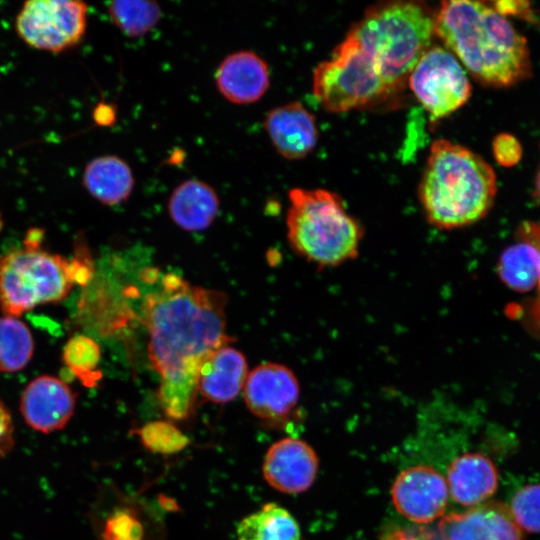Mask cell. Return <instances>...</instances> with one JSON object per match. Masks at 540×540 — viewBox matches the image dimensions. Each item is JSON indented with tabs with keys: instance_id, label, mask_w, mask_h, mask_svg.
<instances>
[{
	"instance_id": "1",
	"label": "cell",
	"mask_w": 540,
	"mask_h": 540,
	"mask_svg": "<svg viewBox=\"0 0 540 540\" xmlns=\"http://www.w3.org/2000/svg\"><path fill=\"white\" fill-rule=\"evenodd\" d=\"M227 296L169 273L143 303L148 355L160 376L158 400L173 420L195 409L198 372L216 349L228 345Z\"/></svg>"
},
{
	"instance_id": "2",
	"label": "cell",
	"mask_w": 540,
	"mask_h": 540,
	"mask_svg": "<svg viewBox=\"0 0 540 540\" xmlns=\"http://www.w3.org/2000/svg\"><path fill=\"white\" fill-rule=\"evenodd\" d=\"M434 31L479 82L503 88L532 73L526 38L487 2L443 1L435 12Z\"/></svg>"
},
{
	"instance_id": "3",
	"label": "cell",
	"mask_w": 540,
	"mask_h": 540,
	"mask_svg": "<svg viewBox=\"0 0 540 540\" xmlns=\"http://www.w3.org/2000/svg\"><path fill=\"white\" fill-rule=\"evenodd\" d=\"M496 192L495 172L480 155L446 139L431 144L418 197L433 227L453 230L478 222L492 208Z\"/></svg>"
},
{
	"instance_id": "4",
	"label": "cell",
	"mask_w": 540,
	"mask_h": 540,
	"mask_svg": "<svg viewBox=\"0 0 540 540\" xmlns=\"http://www.w3.org/2000/svg\"><path fill=\"white\" fill-rule=\"evenodd\" d=\"M435 12L422 2L380 3L366 10L350 31L392 91L401 88L431 46Z\"/></svg>"
},
{
	"instance_id": "5",
	"label": "cell",
	"mask_w": 540,
	"mask_h": 540,
	"mask_svg": "<svg viewBox=\"0 0 540 540\" xmlns=\"http://www.w3.org/2000/svg\"><path fill=\"white\" fill-rule=\"evenodd\" d=\"M288 197L287 239L298 256L319 269L358 257L364 229L338 194L322 188H293Z\"/></svg>"
},
{
	"instance_id": "6",
	"label": "cell",
	"mask_w": 540,
	"mask_h": 540,
	"mask_svg": "<svg viewBox=\"0 0 540 540\" xmlns=\"http://www.w3.org/2000/svg\"><path fill=\"white\" fill-rule=\"evenodd\" d=\"M76 266L40 249L31 237L25 248L0 258L2 311L16 317L38 305L65 298L74 282L81 280Z\"/></svg>"
},
{
	"instance_id": "7",
	"label": "cell",
	"mask_w": 540,
	"mask_h": 540,
	"mask_svg": "<svg viewBox=\"0 0 540 540\" xmlns=\"http://www.w3.org/2000/svg\"><path fill=\"white\" fill-rule=\"evenodd\" d=\"M312 91L319 104L334 113L375 104L392 93L372 59L349 33L331 58L314 69Z\"/></svg>"
},
{
	"instance_id": "8",
	"label": "cell",
	"mask_w": 540,
	"mask_h": 540,
	"mask_svg": "<svg viewBox=\"0 0 540 540\" xmlns=\"http://www.w3.org/2000/svg\"><path fill=\"white\" fill-rule=\"evenodd\" d=\"M409 87L432 120L461 108L471 96L463 66L447 49L430 46L408 76Z\"/></svg>"
},
{
	"instance_id": "9",
	"label": "cell",
	"mask_w": 540,
	"mask_h": 540,
	"mask_svg": "<svg viewBox=\"0 0 540 540\" xmlns=\"http://www.w3.org/2000/svg\"><path fill=\"white\" fill-rule=\"evenodd\" d=\"M87 10V4L82 1H26L16 17V32L33 48L60 52L82 40Z\"/></svg>"
},
{
	"instance_id": "10",
	"label": "cell",
	"mask_w": 540,
	"mask_h": 540,
	"mask_svg": "<svg viewBox=\"0 0 540 540\" xmlns=\"http://www.w3.org/2000/svg\"><path fill=\"white\" fill-rule=\"evenodd\" d=\"M243 391L245 404L253 415L262 420L280 422L298 404L300 384L290 368L267 362L248 374Z\"/></svg>"
},
{
	"instance_id": "11",
	"label": "cell",
	"mask_w": 540,
	"mask_h": 540,
	"mask_svg": "<svg viewBox=\"0 0 540 540\" xmlns=\"http://www.w3.org/2000/svg\"><path fill=\"white\" fill-rule=\"evenodd\" d=\"M391 496L396 510L405 518L416 523H429L444 514L448 487L434 468L418 465L397 476Z\"/></svg>"
},
{
	"instance_id": "12",
	"label": "cell",
	"mask_w": 540,
	"mask_h": 540,
	"mask_svg": "<svg viewBox=\"0 0 540 540\" xmlns=\"http://www.w3.org/2000/svg\"><path fill=\"white\" fill-rule=\"evenodd\" d=\"M318 465L317 454L308 443L287 437L275 442L267 451L263 476L280 492L301 493L313 484Z\"/></svg>"
},
{
	"instance_id": "13",
	"label": "cell",
	"mask_w": 540,
	"mask_h": 540,
	"mask_svg": "<svg viewBox=\"0 0 540 540\" xmlns=\"http://www.w3.org/2000/svg\"><path fill=\"white\" fill-rule=\"evenodd\" d=\"M75 404L76 396L64 381L40 376L26 386L20 410L32 429L51 433L65 427L74 413Z\"/></svg>"
},
{
	"instance_id": "14",
	"label": "cell",
	"mask_w": 540,
	"mask_h": 540,
	"mask_svg": "<svg viewBox=\"0 0 540 540\" xmlns=\"http://www.w3.org/2000/svg\"><path fill=\"white\" fill-rule=\"evenodd\" d=\"M439 531L442 540H523L510 508L497 501L443 517Z\"/></svg>"
},
{
	"instance_id": "15",
	"label": "cell",
	"mask_w": 540,
	"mask_h": 540,
	"mask_svg": "<svg viewBox=\"0 0 540 540\" xmlns=\"http://www.w3.org/2000/svg\"><path fill=\"white\" fill-rule=\"evenodd\" d=\"M264 129L276 151L289 160L306 157L318 140L315 116L299 101L271 109L264 119Z\"/></svg>"
},
{
	"instance_id": "16",
	"label": "cell",
	"mask_w": 540,
	"mask_h": 540,
	"mask_svg": "<svg viewBox=\"0 0 540 540\" xmlns=\"http://www.w3.org/2000/svg\"><path fill=\"white\" fill-rule=\"evenodd\" d=\"M215 83L220 94L229 102L239 105L255 103L269 88V67L253 51H236L219 64Z\"/></svg>"
},
{
	"instance_id": "17",
	"label": "cell",
	"mask_w": 540,
	"mask_h": 540,
	"mask_svg": "<svg viewBox=\"0 0 540 540\" xmlns=\"http://www.w3.org/2000/svg\"><path fill=\"white\" fill-rule=\"evenodd\" d=\"M501 280L518 292L540 285V223L520 225L514 242L501 254L498 266Z\"/></svg>"
},
{
	"instance_id": "18",
	"label": "cell",
	"mask_w": 540,
	"mask_h": 540,
	"mask_svg": "<svg viewBox=\"0 0 540 540\" xmlns=\"http://www.w3.org/2000/svg\"><path fill=\"white\" fill-rule=\"evenodd\" d=\"M247 371L244 354L229 344L224 345L203 361L198 372V394L214 403L230 402L243 389Z\"/></svg>"
},
{
	"instance_id": "19",
	"label": "cell",
	"mask_w": 540,
	"mask_h": 540,
	"mask_svg": "<svg viewBox=\"0 0 540 540\" xmlns=\"http://www.w3.org/2000/svg\"><path fill=\"white\" fill-rule=\"evenodd\" d=\"M448 490L462 506H478L494 494L498 472L494 463L480 452H467L449 465Z\"/></svg>"
},
{
	"instance_id": "20",
	"label": "cell",
	"mask_w": 540,
	"mask_h": 540,
	"mask_svg": "<svg viewBox=\"0 0 540 540\" xmlns=\"http://www.w3.org/2000/svg\"><path fill=\"white\" fill-rule=\"evenodd\" d=\"M220 209L219 197L208 183L191 178L181 182L168 200V213L173 222L185 231L207 229Z\"/></svg>"
},
{
	"instance_id": "21",
	"label": "cell",
	"mask_w": 540,
	"mask_h": 540,
	"mask_svg": "<svg viewBox=\"0 0 540 540\" xmlns=\"http://www.w3.org/2000/svg\"><path fill=\"white\" fill-rule=\"evenodd\" d=\"M83 183L95 199L106 205H116L130 196L135 180L125 160L115 155H105L87 164Z\"/></svg>"
},
{
	"instance_id": "22",
	"label": "cell",
	"mask_w": 540,
	"mask_h": 540,
	"mask_svg": "<svg viewBox=\"0 0 540 540\" xmlns=\"http://www.w3.org/2000/svg\"><path fill=\"white\" fill-rule=\"evenodd\" d=\"M301 533L293 515L276 503H267L246 516L238 525V540H300Z\"/></svg>"
},
{
	"instance_id": "23",
	"label": "cell",
	"mask_w": 540,
	"mask_h": 540,
	"mask_svg": "<svg viewBox=\"0 0 540 540\" xmlns=\"http://www.w3.org/2000/svg\"><path fill=\"white\" fill-rule=\"evenodd\" d=\"M114 25L126 36L137 38L149 33L160 21L162 11L157 2L118 0L108 5Z\"/></svg>"
},
{
	"instance_id": "24",
	"label": "cell",
	"mask_w": 540,
	"mask_h": 540,
	"mask_svg": "<svg viewBox=\"0 0 540 540\" xmlns=\"http://www.w3.org/2000/svg\"><path fill=\"white\" fill-rule=\"evenodd\" d=\"M33 339L27 326L16 317L0 318V371L21 370L31 359Z\"/></svg>"
},
{
	"instance_id": "25",
	"label": "cell",
	"mask_w": 540,
	"mask_h": 540,
	"mask_svg": "<svg viewBox=\"0 0 540 540\" xmlns=\"http://www.w3.org/2000/svg\"><path fill=\"white\" fill-rule=\"evenodd\" d=\"M100 359L99 346L86 336H75L64 348L66 364L85 384L91 385L99 378L94 371Z\"/></svg>"
},
{
	"instance_id": "26",
	"label": "cell",
	"mask_w": 540,
	"mask_h": 540,
	"mask_svg": "<svg viewBox=\"0 0 540 540\" xmlns=\"http://www.w3.org/2000/svg\"><path fill=\"white\" fill-rule=\"evenodd\" d=\"M137 434L143 446L151 452L173 454L190 442L176 426L166 421H152L142 426Z\"/></svg>"
},
{
	"instance_id": "27",
	"label": "cell",
	"mask_w": 540,
	"mask_h": 540,
	"mask_svg": "<svg viewBox=\"0 0 540 540\" xmlns=\"http://www.w3.org/2000/svg\"><path fill=\"white\" fill-rule=\"evenodd\" d=\"M510 511L521 530L539 533L540 485H527L518 490L511 501Z\"/></svg>"
},
{
	"instance_id": "28",
	"label": "cell",
	"mask_w": 540,
	"mask_h": 540,
	"mask_svg": "<svg viewBox=\"0 0 540 540\" xmlns=\"http://www.w3.org/2000/svg\"><path fill=\"white\" fill-rule=\"evenodd\" d=\"M493 154L502 166H512L521 157L520 143L509 134L497 135L493 141Z\"/></svg>"
},
{
	"instance_id": "29",
	"label": "cell",
	"mask_w": 540,
	"mask_h": 540,
	"mask_svg": "<svg viewBox=\"0 0 540 540\" xmlns=\"http://www.w3.org/2000/svg\"><path fill=\"white\" fill-rule=\"evenodd\" d=\"M14 445V426L8 409L0 400V460L9 454Z\"/></svg>"
},
{
	"instance_id": "30",
	"label": "cell",
	"mask_w": 540,
	"mask_h": 540,
	"mask_svg": "<svg viewBox=\"0 0 540 540\" xmlns=\"http://www.w3.org/2000/svg\"><path fill=\"white\" fill-rule=\"evenodd\" d=\"M93 118L101 126H111L116 120V110L109 103H101L95 108Z\"/></svg>"
},
{
	"instance_id": "31",
	"label": "cell",
	"mask_w": 540,
	"mask_h": 540,
	"mask_svg": "<svg viewBox=\"0 0 540 540\" xmlns=\"http://www.w3.org/2000/svg\"><path fill=\"white\" fill-rule=\"evenodd\" d=\"M534 187H535L534 193H535L536 199L540 202V164L536 173Z\"/></svg>"
},
{
	"instance_id": "32",
	"label": "cell",
	"mask_w": 540,
	"mask_h": 540,
	"mask_svg": "<svg viewBox=\"0 0 540 540\" xmlns=\"http://www.w3.org/2000/svg\"><path fill=\"white\" fill-rule=\"evenodd\" d=\"M1 226H2V221H1V216H0V229H1Z\"/></svg>"
}]
</instances>
